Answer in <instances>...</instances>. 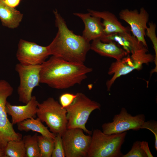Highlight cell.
I'll list each match as a JSON object with an SVG mask.
<instances>
[{
	"instance_id": "1",
	"label": "cell",
	"mask_w": 157,
	"mask_h": 157,
	"mask_svg": "<svg viewBox=\"0 0 157 157\" xmlns=\"http://www.w3.org/2000/svg\"><path fill=\"white\" fill-rule=\"evenodd\" d=\"M40 83L52 88L65 89L80 84L93 69L84 64L69 62L52 56L41 64Z\"/></svg>"
},
{
	"instance_id": "2",
	"label": "cell",
	"mask_w": 157,
	"mask_h": 157,
	"mask_svg": "<svg viewBox=\"0 0 157 157\" xmlns=\"http://www.w3.org/2000/svg\"><path fill=\"white\" fill-rule=\"evenodd\" d=\"M53 13L58 31L55 38L47 46L50 55L69 62L84 64L87 54L90 49V42L69 30L57 10H54Z\"/></svg>"
},
{
	"instance_id": "3",
	"label": "cell",
	"mask_w": 157,
	"mask_h": 157,
	"mask_svg": "<svg viewBox=\"0 0 157 157\" xmlns=\"http://www.w3.org/2000/svg\"><path fill=\"white\" fill-rule=\"evenodd\" d=\"M148 48L141 44L131 52L119 60L111 64L108 74L113 76L106 83L107 90L110 91L115 81L120 76L126 75L133 70L142 69L144 64L148 65L154 61L155 56L148 53Z\"/></svg>"
},
{
	"instance_id": "4",
	"label": "cell",
	"mask_w": 157,
	"mask_h": 157,
	"mask_svg": "<svg viewBox=\"0 0 157 157\" xmlns=\"http://www.w3.org/2000/svg\"><path fill=\"white\" fill-rule=\"evenodd\" d=\"M126 134L125 131L106 134L99 129L94 130L87 157H122L121 147Z\"/></svg>"
},
{
	"instance_id": "5",
	"label": "cell",
	"mask_w": 157,
	"mask_h": 157,
	"mask_svg": "<svg viewBox=\"0 0 157 157\" xmlns=\"http://www.w3.org/2000/svg\"><path fill=\"white\" fill-rule=\"evenodd\" d=\"M76 94L72 104L65 108L67 111V128H80L91 135L92 132L86 129L85 124L91 113L95 110L100 109L101 105L82 93L78 92Z\"/></svg>"
},
{
	"instance_id": "6",
	"label": "cell",
	"mask_w": 157,
	"mask_h": 157,
	"mask_svg": "<svg viewBox=\"0 0 157 157\" xmlns=\"http://www.w3.org/2000/svg\"><path fill=\"white\" fill-rule=\"evenodd\" d=\"M37 115L56 135L62 136L67 129L66 110L53 97L38 104Z\"/></svg>"
},
{
	"instance_id": "7",
	"label": "cell",
	"mask_w": 157,
	"mask_h": 157,
	"mask_svg": "<svg viewBox=\"0 0 157 157\" xmlns=\"http://www.w3.org/2000/svg\"><path fill=\"white\" fill-rule=\"evenodd\" d=\"M13 92V88L8 81L0 80V148L3 151L9 141L22 139V134L16 132L14 129L6 110L7 99Z\"/></svg>"
},
{
	"instance_id": "8",
	"label": "cell",
	"mask_w": 157,
	"mask_h": 157,
	"mask_svg": "<svg viewBox=\"0 0 157 157\" xmlns=\"http://www.w3.org/2000/svg\"><path fill=\"white\" fill-rule=\"evenodd\" d=\"M41 65H25L17 64L15 70L19 75V84L17 92L19 101L26 104L32 96L33 89L40 83Z\"/></svg>"
},
{
	"instance_id": "9",
	"label": "cell",
	"mask_w": 157,
	"mask_h": 157,
	"mask_svg": "<svg viewBox=\"0 0 157 157\" xmlns=\"http://www.w3.org/2000/svg\"><path fill=\"white\" fill-rule=\"evenodd\" d=\"M81 129H67L61 136L66 157H87L91 142L90 135H86Z\"/></svg>"
},
{
	"instance_id": "10",
	"label": "cell",
	"mask_w": 157,
	"mask_h": 157,
	"mask_svg": "<svg viewBox=\"0 0 157 157\" xmlns=\"http://www.w3.org/2000/svg\"><path fill=\"white\" fill-rule=\"evenodd\" d=\"M145 121L144 114L132 116L126 109L122 108L119 113L114 115L111 122L105 123L102 125V131L106 134H118L130 130L138 131L140 129Z\"/></svg>"
},
{
	"instance_id": "11",
	"label": "cell",
	"mask_w": 157,
	"mask_h": 157,
	"mask_svg": "<svg viewBox=\"0 0 157 157\" xmlns=\"http://www.w3.org/2000/svg\"><path fill=\"white\" fill-rule=\"evenodd\" d=\"M50 55L47 46L21 39L16 57L19 63L25 65H41Z\"/></svg>"
},
{
	"instance_id": "12",
	"label": "cell",
	"mask_w": 157,
	"mask_h": 157,
	"mask_svg": "<svg viewBox=\"0 0 157 157\" xmlns=\"http://www.w3.org/2000/svg\"><path fill=\"white\" fill-rule=\"evenodd\" d=\"M119 16L121 19L129 25L133 36L139 42L148 48L145 37L146 35L147 24L149 20V15L146 10L142 8L139 12L137 10L123 9L120 12Z\"/></svg>"
},
{
	"instance_id": "13",
	"label": "cell",
	"mask_w": 157,
	"mask_h": 157,
	"mask_svg": "<svg viewBox=\"0 0 157 157\" xmlns=\"http://www.w3.org/2000/svg\"><path fill=\"white\" fill-rule=\"evenodd\" d=\"M39 103L35 96L24 106L14 105L7 102L6 110L7 114L11 117L13 125L31 118H35Z\"/></svg>"
},
{
	"instance_id": "14",
	"label": "cell",
	"mask_w": 157,
	"mask_h": 157,
	"mask_svg": "<svg viewBox=\"0 0 157 157\" xmlns=\"http://www.w3.org/2000/svg\"><path fill=\"white\" fill-rule=\"evenodd\" d=\"M73 14L81 18L83 22L85 28L82 36L88 42L100 39L105 35L100 18L91 15L89 12L75 13Z\"/></svg>"
},
{
	"instance_id": "15",
	"label": "cell",
	"mask_w": 157,
	"mask_h": 157,
	"mask_svg": "<svg viewBox=\"0 0 157 157\" xmlns=\"http://www.w3.org/2000/svg\"><path fill=\"white\" fill-rule=\"evenodd\" d=\"M88 11L91 15L103 19L102 24L105 35L115 33L126 34L130 33V28L123 26L113 13L107 11H99L90 9H88Z\"/></svg>"
},
{
	"instance_id": "16",
	"label": "cell",
	"mask_w": 157,
	"mask_h": 157,
	"mask_svg": "<svg viewBox=\"0 0 157 157\" xmlns=\"http://www.w3.org/2000/svg\"><path fill=\"white\" fill-rule=\"evenodd\" d=\"M90 49L101 56L113 58L118 61L128 54L123 48L117 45L116 43L113 42H104L99 39L92 41L91 44Z\"/></svg>"
},
{
	"instance_id": "17",
	"label": "cell",
	"mask_w": 157,
	"mask_h": 157,
	"mask_svg": "<svg viewBox=\"0 0 157 157\" xmlns=\"http://www.w3.org/2000/svg\"><path fill=\"white\" fill-rule=\"evenodd\" d=\"M23 15L15 8L11 7L0 0V19L2 25L10 28L14 29L19 25Z\"/></svg>"
},
{
	"instance_id": "18",
	"label": "cell",
	"mask_w": 157,
	"mask_h": 157,
	"mask_svg": "<svg viewBox=\"0 0 157 157\" xmlns=\"http://www.w3.org/2000/svg\"><path fill=\"white\" fill-rule=\"evenodd\" d=\"M102 42L108 43L111 42L117 43L128 53L131 52L139 44L140 42L130 33L126 34L113 33L105 35L99 39Z\"/></svg>"
},
{
	"instance_id": "19",
	"label": "cell",
	"mask_w": 157,
	"mask_h": 157,
	"mask_svg": "<svg viewBox=\"0 0 157 157\" xmlns=\"http://www.w3.org/2000/svg\"><path fill=\"white\" fill-rule=\"evenodd\" d=\"M17 129L20 131H30L40 133L42 135L54 139L56 135L51 132L38 117L31 118L17 124Z\"/></svg>"
},
{
	"instance_id": "20",
	"label": "cell",
	"mask_w": 157,
	"mask_h": 157,
	"mask_svg": "<svg viewBox=\"0 0 157 157\" xmlns=\"http://www.w3.org/2000/svg\"><path fill=\"white\" fill-rule=\"evenodd\" d=\"M5 157H25L26 149L22 140L9 141L4 150Z\"/></svg>"
},
{
	"instance_id": "21",
	"label": "cell",
	"mask_w": 157,
	"mask_h": 157,
	"mask_svg": "<svg viewBox=\"0 0 157 157\" xmlns=\"http://www.w3.org/2000/svg\"><path fill=\"white\" fill-rule=\"evenodd\" d=\"M38 133L24 136L22 140L26 149V157H41L38 146Z\"/></svg>"
},
{
	"instance_id": "22",
	"label": "cell",
	"mask_w": 157,
	"mask_h": 157,
	"mask_svg": "<svg viewBox=\"0 0 157 157\" xmlns=\"http://www.w3.org/2000/svg\"><path fill=\"white\" fill-rule=\"evenodd\" d=\"M38 140L41 157H51L54 146V139L42 135H38Z\"/></svg>"
},
{
	"instance_id": "23",
	"label": "cell",
	"mask_w": 157,
	"mask_h": 157,
	"mask_svg": "<svg viewBox=\"0 0 157 157\" xmlns=\"http://www.w3.org/2000/svg\"><path fill=\"white\" fill-rule=\"evenodd\" d=\"M149 27H147L146 30V35L150 39L152 43L155 52L154 62L155 65V68L152 73L157 72V38L156 35V25L152 22L149 23Z\"/></svg>"
},
{
	"instance_id": "24",
	"label": "cell",
	"mask_w": 157,
	"mask_h": 157,
	"mask_svg": "<svg viewBox=\"0 0 157 157\" xmlns=\"http://www.w3.org/2000/svg\"><path fill=\"white\" fill-rule=\"evenodd\" d=\"M51 157H65L61 136L59 135H56L54 139V146Z\"/></svg>"
},
{
	"instance_id": "25",
	"label": "cell",
	"mask_w": 157,
	"mask_h": 157,
	"mask_svg": "<svg viewBox=\"0 0 157 157\" xmlns=\"http://www.w3.org/2000/svg\"><path fill=\"white\" fill-rule=\"evenodd\" d=\"M122 157H147V156L140 146V141L134 142L131 149Z\"/></svg>"
},
{
	"instance_id": "26",
	"label": "cell",
	"mask_w": 157,
	"mask_h": 157,
	"mask_svg": "<svg viewBox=\"0 0 157 157\" xmlns=\"http://www.w3.org/2000/svg\"><path fill=\"white\" fill-rule=\"evenodd\" d=\"M140 129H147L150 131L155 137V148L157 150V122L154 120L144 121L142 124Z\"/></svg>"
},
{
	"instance_id": "27",
	"label": "cell",
	"mask_w": 157,
	"mask_h": 157,
	"mask_svg": "<svg viewBox=\"0 0 157 157\" xmlns=\"http://www.w3.org/2000/svg\"><path fill=\"white\" fill-rule=\"evenodd\" d=\"M76 96V94L66 93L60 95L59 97L60 104L63 108H65L73 102Z\"/></svg>"
},
{
	"instance_id": "28",
	"label": "cell",
	"mask_w": 157,
	"mask_h": 157,
	"mask_svg": "<svg viewBox=\"0 0 157 157\" xmlns=\"http://www.w3.org/2000/svg\"><path fill=\"white\" fill-rule=\"evenodd\" d=\"M140 146L146 154L147 157H153L150 150L148 142L145 141H140Z\"/></svg>"
},
{
	"instance_id": "29",
	"label": "cell",
	"mask_w": 157,
	"mask_h": 157,
	"mask_svg": "<svg viewBox=\"0 0 157 157\" xmlns=\"http://www.w3.org/2000/svg\"><path fill=\"white\" fill-rule=\"evenodd\" d=\"M4 1L8 6L15 8L19 6L21 2V0H4Z\"/></svg>"
},
{
	"instance_id": "30",
	"label": "cell",
	"mask_w": 157,
	"mask_h": 157,
	"mask_svg": "<svg viewBox=\"0 0 157 157\" xmlns=\"http://www.w3.org/2000/svg\"><path fill=\"white\" fill-rule=\"evenodd\" d=\"M0 157H5L4 151L0 148Z\"/></svg>"
}]
</instances>
